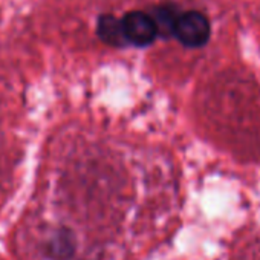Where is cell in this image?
Segmentation results:
<instances>
[{
  "instance_id": "4",
  "label": "cell",
  "mask_w": 260,
  "mask_h": 260,
  "mask_svg": "<svg viewBox=\"0 0 260 260\" xmlns=\"http://www.w3.org/2000/svg\"><path fill=\"white\" fill-rule=\"evenodd\" d=\"M178 16H179V13L176 10H173L172 7H162V8L156 10V14L152 17L156 23L158 34H161L164 37L173 36V26H175Z\"/></svg>"
},
{
  "instance_id": "2",
  "label": "cell",
  "mask_w": 260,
  "mask_h": 260,
  "mask_svg": "<svg viewBox=\"0 0 260 260\" xmlns=\"http://www.w3.org/2000/svg\"><path fill=\"white\" fill-rule=\"evenodd\" d=\"M121 23L127 43L146 46L150 45L158 36V28L153 17L144 11L127 13L121 20Z\"/></svg>"
},
{
  "instance_id": "1",
  "label": "cell",
  "mask_w": 260,
  "mask_h": 260,
  "mask_svg": "<svg viewBox=\"0 0 260 260\" xmlns=\"http://www.w3.org/2000/svg\"><path fill=\"white\" fill-rule=\"evenodd\" d=\"M173 36L185 48H202L211 37V23L201 11L191 10L179 13L173 26Z\"/></svg>"
},
{
  "instance_id": "3",
  "label": "cell",
  "mask_w": 260,
  "mask_h": 260,
  "mask_svg": "<svg viewBox=\"0 0 260 260\" xmlns=\"http://www.w3.org/2000/svg\"><path fill=\"white\" fill-rule=\"evenodd\" d=\"M96 32H98V37L110 46H122L124 43H127L121 20H118L116 17L110 14L101 16L98 19Z\"/></svg>"
}]
</instances>
